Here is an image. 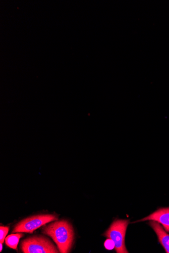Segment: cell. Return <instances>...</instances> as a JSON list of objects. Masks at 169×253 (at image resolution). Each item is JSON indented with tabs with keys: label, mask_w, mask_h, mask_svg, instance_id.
<instances>
[{
	"label": "cell",
	"mask_w": 169,
	"mask_h": 253,
	"mask_svg": "<svg viewBox=\"0 0 169 253\" xmlns=\"http://www.w3.org/2000/svg\"><path fill=\"white\" fill-rule=\"evenodd\" d=\"M58 220V217L52 214L38 215L27 218L19 222L14 228L12 233L32 234L37 229Z\"/></svg>",
	"instance_id": "277c9868"
},
{
	"label": "cell",
	"mask_w": 169,
	"mask_h": 253,
	"mask_svg": "<svg viewBox=\"0 0 169 253\" xmlns=\"http://www.w3.org/2000/svg\"><path fill=\"white\" fill-rule=\"evenodd\" d=\"M21 249L24 253H58L59 250L50 239L42 236L30 237L22 241Z\"/></svg>",
	"instance_id": "3957f363"
},
{
	"label": "cell",
	"mask_w": 169,
	"mask_h": 253,
	"mask_svg": "<svg viewBox=\"0 0 169 253\" xmlns=\"http://www.w3.org/2000/svg\"><path fill=\"white\" fill-rule=\"evenodd\" d=\"M9 227L2 226L0 227V242L3 243L5 240L6 237L9 232Z\"/></svg>",
	"instance_id": "ba28073f"
},
{
	"label": "cell",
	"mask_w": 169,
	"mask_h": 253,
	"mask_svg": "<svg viewBox=\"0 0 169 253\" xmlns=\"http://www.w3.org/2000/svg\"><path fill=\"white\" fill-rule=\"evenodd\" d=\"M129 220H116L106 232L105 237L113 241L117 253H128L125 246V236Z\"/></svg>",
	"instance_id": "7a4b0ae2"
},
{
	"label": "cell",
	"mask_w": 169,
	"mask_h": 253,
	"mask_svg": "<svg viewBox=\"0 0 169 253\" xmlns=\"http://www.w3.org/2000/svg\"><path fill=\"white\" fill-rule=\"evenodd\" d=\"M150 225L157 235L159 242L165 249L166 252L169 253V235L164 231L163 228L158 222L151 221Z\"/></svg>",
	"instance_id": "8992f818"
},
{
	"label": "cell",
	"mask_w": 169,
	"mask_h": 253,
	"mask_svg": "<svg viewBox=\"0 0 169 253\" xmlns=\"http://www.w3.org/2000/svg\"><path fill=\"white\" fill-rule=\"evenodd\" d=\"M43 233L50 236L61 253H69L74 240V231L71 224L65 220L56 221L43 229Z\"/></svg>",
	"instance_id": "6da1fadb"
},
{
	"label": "cell",
	"mask_w": 169,
	"mask_h": 253,
	"mask_svg": "<svg viewBox=\"0 0 169 253\" xmlns=\"http://www.w3.org/2000/svg\"><path fill=\"white\" fill-rule=\"evenodd\" d=\"M0 247H1V250H0V252H2V249H3V243L0 244Z\"/></svg>",
	"instance_id": "30bf717a"
},
{
	"label": "cell",
	"mask_w": 169,
	"mask_h": 253,
	"mask_svg": "<svg viewBox=\"0 0 169 253\" xmlns=\"http://www.w3.org/2000/svg\"><path fill=\"white\" fill-rule=\"evenodd\" d=\"M105 246L106 249L108 250H112L114 248V244L112 240L108 239L105 243Z\"/></svg>",
	"instance_id": "9c48e42d"
},
{
	"label": "cell",
	"mask_w": 169,
	"mask_h": 253,
	"mask_svg": "<svg viewBox=\"0 0 169 253\" xmlns=\"http://www.w3.org/2000/svg\"><path fill=\"white\" fill-rule=\"evenodd\" d=\"M146 220L155 221L162 224L166 231L169 232V208L160 209L148 217L136 222Z\"/></svg>",
	"instance_id": "5b68a950"
},
{
	"label": "cell",
	"mask_w": 169,
	"mask_h": 253,
	"mask_svg": "<svg viewBox=\"0 0 169 253\" xmlns=\"http://www.w3.org/2000/svg\"><path fill=\"white\" fill-rule=\"evenodd\" d=\"M23 236V234L19 233L8 236L5 240L6 245L10 248L17 250L19 240Z\"/></svg>",
	"instance_id": "52a82bcc"
}]
</instances>
